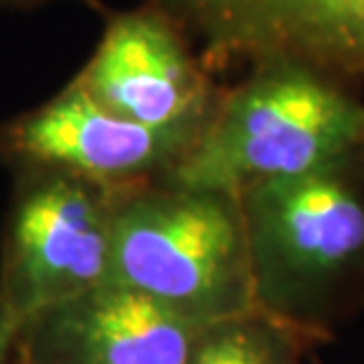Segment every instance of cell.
Returning <instances> with one entry per match:
<instances>
[{
	"label": "cell",
	"mask_w": 364,
	"mask_h": 364,
	"mask_svg": "<svg viewBox=\"0 0 364 364\" xmlns=\"http://www.w3.org/2000/svg\"><path fill=\"white\" fill-rule=\"evenodd\" d=\"M258 312L324 338L364 305V149L239 194Z\"/></svg>",
	"instance_id": "1"
},
{
	"label": "cell",
	"mask_w": 364,
	"mask_h": 364,
	"mask_svg": "<svg viewBox=\"0 0 364 364\" xmlns=\"http://www.w3.org/2000/svg\"><path fill=\"white\" fill-rule=\"evenodd\" d=\"M364 149V102L343 81L294 60L251 64L218 95L206 126L161 178L242 194L256 182L308 173Z\"/></svg>",
	"instance_id": "2"
},
{
	"label": "cell",
	"mask_w": 364,
	"mask_h": 364,
	"mask_svg": "<svg viewBox=\"0 0 364 364\" xmlns=\"http://www.w3.org/2000/svg\"><path fill=\"white\" fill-rule=\"evenodd\" d=\"M102 282L210 326L260 315L242 203L230 192L164 180L121 189Z\"/></svg>",
	"instance_id": "3"
},
{
	"label": "cell",
	"mask_w": 364,
	"mask_h": 364,
	"mask_svg": "<svg viewBox=\"0 0 364 364\" xmlns=\"http://www.w3.org/2000/svg\"><path fill=\"white\" fill-rule=\"evenodd\" d=\"M10 223L5 301L21 319L105 279L112 215L121 189L67 171L41 168Z\"/></svg>",
	"instance_id": "4"
},
{
	"label": "cell",
	"mask_w": 364,
	"mask_h": 364,
	"mask_svg": "<svg viewBox=\"0 0 364 364\" xmlns=\"http://www.w3.org/2000/svg\"><path fill=\"white\" fill-rule=\"evenodd\" d=\"M210 67L294 60L364 81V0H151Z\"/></svg>",
	"instance_id": "5"
},
{
	"label": "cell",
	"mask_w": 364,
	"mask_h": 364,
	"mask_svg": "<svg viewBox=\"0 0 364 364\" xmlns=\"http://www.w3.org/2000/svg\"><path fill=\"white\" fill-rule=\"evenodd\" d=\"M76 81L109 112L161 130L199 133L220 95L185 31L154 3L109 21Z\"/></svg>",
	"instance_id": "6"
},
{
	"label": "cell",
	"mask_w": 364,
	"mask_h": 364,
	"mask_svg": "<svg viewBox=\"0 0 364 364\" xmlns=\"http://www.w3.org/2000/svg\"><path fill=\"white\" fill-rule=\"evenodd\" d=\"M199 133L147 128L123 119L92 100L74 78L46 105L14 119L3 142L31 166L126 189L154 176L164 178Z\"/></svg>",
	"instance_id": "7"
},
{
	"label": "cell",
	"mask_w": 364,
	"mask_h": 364,
	"mask_svg": "<svg viewBox=\"0 0 364 364\" xmlns=\"http://www.w3.org/2000/svg\"><path fill=\"white\" fill-rule=\"evenodd\" d=\"M28 319L33 364H189L213 329L154 298L105 282Z\"/></svg>",
	"instance_id": "8"
},
{
	"label": "cell",
	"mask_w": 364,
	"mask_h": 364,
	"mask_svg": "<svg viewBox=\"0 0 364 364\" xmlns=\"http://www.w3.org/2000/svg\"><path fill=\"white\" fill-rule=\"evenodd\" d=\"M282 324L263 315L244 322L235 364H296L289 353V341Z\"/></svg>",
	"instance_id": "9"
},
{
	"label": "cell",
	"mask_w": 364,
	"mask_h": 364,
	"mask_svg": "<svg viewBox=\"0 0 364 364\" xmlns=\"http://www.w3.org/2000/svg\"><path fill=\"white\" fill-rule=\"evenodd\" d=\"M21 324V317L5 298H0V364H10L12 341Z\"/></svg>",
	"instance_id": "10"
}]
</instances>
